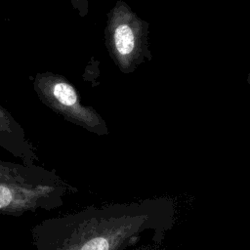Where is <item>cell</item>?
I'll use <instances>...</instances> for the list:
<instances>
[{"instance_id": "7", "label": "cell", "mask_w": 250, "mask_h": 250, "mask_svg": "<svg viewBox=\"0 0 250 250\" xmlns=\"http://www.w3.org/2000/svg\"><path fill=\"white\" fill-rule=\"evenodd\" d=\"M72 7L78 12L79 16L84 18L89 12V1L88 0H69Z\"/></svg>"}, {"instance_id": "4", "label": "cell", "mask_w": 250, "mask_h": 250, "mask_svg": "<svg viewBox=\"0 0 250 250\" xmlns=\"http://www.w3.org/2000/svg\"><path fill=\"white\" fill-rule=\"evenodd\" d=\"M77 190V188L66 182L55 186L0 184V215L19 217L37 210L51 211L63 205L66 194Z\"/></svg>"}, {"instance_id": "2", "label": "cell", "mask_w": 250, "mask_h": 250, "mask_svg": "<svg viewBox=\"0 0 250 250\" xmlns=\"http://www.w3.org/2000/svg\"><path fill=\"white\" fill-rule=\"evenodd\" d=\"M149 24L130 6L118 0L107 12L104 42L118 69L130 74L146 61L151 60L148 47Z\"/></svg>"}, {"instance_id": "3", "label": "cell", "mask_w": 250, "mask_h": 250, "mask_svg": "<svg viewBox=\"0 0 250 250\" xmlns=\"http://www.w3.org/2000/svg\"><path fill=\"white\" fill-rule=\"evenodd\" d=\"M33 89L38 99L66 121L99 136L109 130L104 118L90 105H84L76 88L62 75L50 71L34 76Z\"/></svg>"}, {"instance_id": "5", "label": "cell", "mask_w": 250, "mask_h": 250, "mask_svg": "<svg viewBox=\"0 0 250 250\" xmlns=\"http://www.w3.org/2000/svg\"><path fill=\"white\" fill-rule=\"evenodd\" d=\"M0 147L7 150L13 156L20 158L22 164L33 165L38 160L34 146L26 138L23 128L1 104Z\"/></svg>"}, {"instance_id": "1", "label": "cell", "mask_w": 250, "mask_h": 250, "mask_svg": "<svg viewBox=\"0 0 250 250\" xmlns=\"http://www.w3.org/2000/svg\"><path fill=\"white\" fill-rule=\"evenodd\" d=\"M173 198L88 206L31 229L35 250H128L145 239L161 246L176 223Z\"/></svg>"}, {"instance_id": "6", "label": "cell", "mask_w": 250, "mask_h": 250, "mask_svg": "<svg viewBox=\"0 0 250 250\" xmlns=\"http://www.w3.org/2000/svg\"><path fill=\"white\" fill-rule=\"evenodd\" d=\"M65 183L55 170L36 164L25 165L0 160V184L19 186H55Z\"/></svg>"}, {"instance_id": "8", "label": "cell", "mask_w": 250, "mask_h": 250, "mask_svg": "<svg viewBox=\"0 0 250 250\" xmlns=\"http://www.w3.org/2000/svg\"><path fill=\"white\" fill-rule=\"evenodd\" d=\"M128 250H166L160 246H155V245H144V246H141V247H138V248H131V249H128Z\"/></svg>"}]
</instances>
